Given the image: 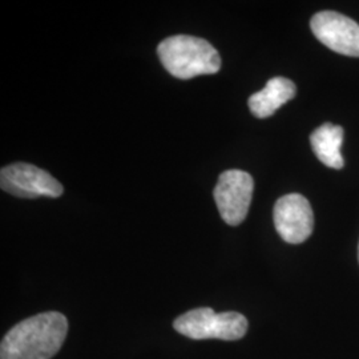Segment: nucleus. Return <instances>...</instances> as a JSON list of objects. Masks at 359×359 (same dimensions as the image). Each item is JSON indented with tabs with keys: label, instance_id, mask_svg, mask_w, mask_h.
Returning <instances> with one entry per match:
<instances>
[{
	"label": "nucleus",
	"instance_id": "f257e3e1",
	"mask_svg": "<svg viewBox=\"0 0 359 359\" xmlns=\"http://www.w3.org/2000/svg\"><path fill=\"white\" fill-rule=\"evenodd\" d=\"M68 321L48 311L15 325L0 345V359H51L65 344Z\"/></svg>",
	"mask_w": 359,
	"mask_h": 359
},
{
	"label": "nucleus",
	"instance_id": "f03ea898",
	"mask_svg": "<svg viewBox=\"0 0 359 359\" xmlns=\"http://www.w3.org/2000/svg\"><path fill=\"white\" fill-rule=\"evenodd\" d=\"M157 55L172 76L188 80L200 75L217 74L221 57L217 50L204 39L176 35L163 40Z\"/></svg>",
	"mask_w": 359,
	"mask_h": 359
},
{
	"label": "nucleus",
	"instance_id": "7ed1b4c3",
	"mask_svg": "<svg viewBox=\"0 0 359 359\" xmlns=\"http://www.w3.org/2000/svg\"><path fill=\"white\" fill-rule=\"evenodd\" d=\"M180 334L191 339L237 341L248 332V320L236 311L216 313L213 309H193L173 322Z\"/></svg>",
	"mask_w": 359,
	"mask_h": 359
},
{
	"label": "nucleus",
	"instance_id": "20e7f679",
	"mask_svg": "<svg viewBox=\"0 0 359 359\" xmlns=\"http://www.w3.org/2000/svg\"><path fill=\"white\" fill-rule=\"evenodd\" d=\"M255 181L252 176L240 169L225 170L219 175L215 188V201L222 219L231 226L244 222L248 216Z\"/></svg>",
	"mask_w": 359,
	"mask_h": 359
},
{
	"label": "nucleus",
	"instance_id": "39448f33",
	"mask_svg": "<svg viewBox=\"0 0 359 359\" xmlns=\"http://www.w3.org/2000/svg\"><path fill=\"white\" fill-rule=\"evenodd\" d=\"M0 185L4 192L22 198L59 197L65 189L63 185L51 175L32 164L16 163L0 170Z\"/></svg>",
	"mask_w": 359,
	"mask_h": 359
},
{
	"label": "nucleus",
	"instance_id": "423d86ee",
	"mask_svg": "<svg viewBox=\"0 0 359 359\" xmlns=\"http://www.w3.org/2000/svg\"><path fill=\"white\" fill-rule=\"evenodd\" d=\"M273 218L278 234L289 244L306 241L314 229L311 205L308 198L298 193L281 197L274 205Z\"/></svg>",
	"mask_w": 359,
	"mask_h": 359
},
{
	"label": "nucleus",
	"instance_id": "0eeeda50",
	"mask_svg": "<svg viewBox=\"0 0 359 359\" xmlns=\"http://www.w3.org/2000/svg\"><path fill=\"white\" fill-rule=\"evenodd\" d=\"M314 36L332 51L359 57V26L350 18L333 11L316 13L310 22Z\"/></svg>",
	"mask_w": 359,
	"mask_h": 359
},
{
	"label": "nucleus",
	"instance_id": "6e6552de",
	"mask_svg": "<svg viewBox=\"0 0 359 359\" xmlns=\"http://www.w3.org/2000/svg\"><path fill=\"white\" fill-rule=\"evenodd\" d=\"M297 93L294 83L286 77H273L261 90L249 97L250 112L258 118L274 115L283 104L292 100Z\"/></svg>",
	"mask_w": 359,
	"mask_h": 359
},
{
	"label": "nucleus",
	"instance_id": "1a4fd4ad",
	"mask_svg": "<svg viewBox=\"0 0 359 359\" xmlns=\"http://www.w3.org/2000/svg\"><path fill=\"white\" fill-rule=\"evenodd\" d=\"M344 135V128L332 123H325L311 133V148L318 160L326 167L334 169L344 168V157L341 154Z\"/></svg>",
	"mask_w": 359,
	"mask_h": 359
},
{
	"label": "nucleus",
	"instance_id": "9d476101",
	"mask_svg": "<svg viewBox=\"0 0 359 359\" xmlns=\"http://www.w3.org/2000/svg\"><path fill=\"white\" fill-rule=\"evenodd\" d=\"M358 258H359V248H358Z\"/></svg>",
	"mask_w": 359,
	"mask_h": 359
}]
</instances>
